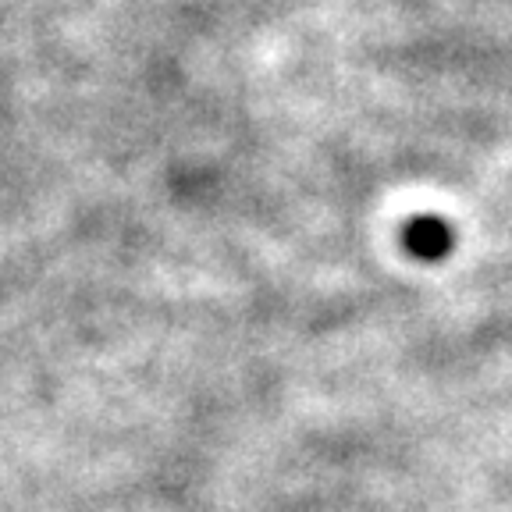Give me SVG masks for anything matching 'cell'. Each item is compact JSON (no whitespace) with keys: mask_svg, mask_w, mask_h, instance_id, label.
Returning a JSON list of instances; mask_svg holds the SVG:
<instances>
[{"mask_svg":"<svg viewBox=\"0 0 512 512\" xmlns=\"http://www.w3.org/2000/svg\"><path fill=\"white\" fill-rule=\"evenodd\" d=\"M402 246H406L409 256L416 260H427V264H438L452 253L456 246V232L448 228V221L441 217H413L402 232Z\"/></svg>","mask_w":512,"mask_h":512,"instance_id":"obj_1","label":"cell"}]
</instances>
